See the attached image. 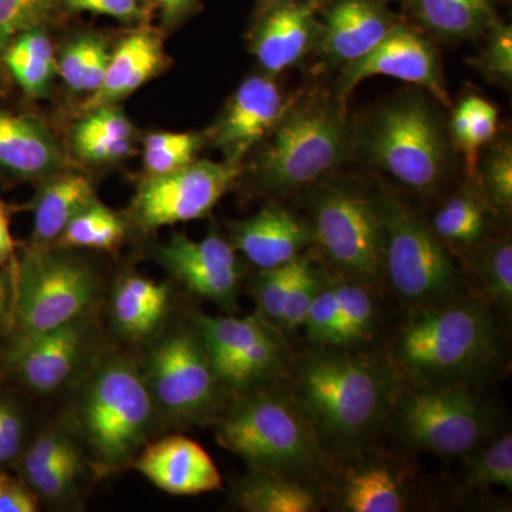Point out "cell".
Listing matches in <instances>:
<instances>
[{"label": "cell", "instance_id": "obj_15", "mask_svg": "<svg viewBox=\"0 0 512 512\" xmlns=\"http://www.w3.org/2000/svg\"><path fill=\"white\" fill-rule=\"evenodd\" d=\"M92 348L89 318L33 336H12L6 366L37 394H52L72 382Z\"/></svg>", "mask_w": 512, "mask_h": 512}, {"label": "cell", "instance_id": "obj_25", "mask_svg": "<svg viewBox=\"0 0 512 512\" xmlns=\"http://www.w3.org/2000/svg\"><path fill=\"white\" fill-rule=\"evenodd\" d=\"M409 505L402 471L389 461L372 460L346 471L339 485V507L348 512H403Z\"/></svg>", "mask_w": 512, "mask_h": 512}, {"label": "cell", "instance_id": "obj_44", "mask_svg": "<svg viewBox=\"0 0 512 512\" xmlns=\"http://www.w3.org/2000/svg\"><path fill=\"white\" fill-rule=\"evenodd\" d=\"M57 0H0V50L25 30L43 26Z\"/></svg>", "mask_w": 512, "mask_h": 512}, {"label": "cell", "instance_id": "obj_34", "mask_svg": "<svg viewBox=\"0 0 512 512\" xmlns=\"http://www.w3.org/2000/svg\"><path fill=\"white\" fill-rule=\"evenodd\" d=\"M271 323L261 315L237 318V316H198L197 328L207 346L215 372L220 377L222 370L232 359L254 342Z\"/></svg>", "mask_w": 512, "mask_h": 512}, {"label": "cell", "instance_id": "obj_42", "mask_svg": "<svg viewBox=\"0 0 512 512\" xmlns=\"http://www.w3.org/2000/svg\"><path fill=\"white\" fill-rule=\"evenodd\" d=\"M484 45L471 66L491 84L511 86L512 83V28L498 18L483 36Z\"/></svg>", "mask_w": 512, "mask_h": 512}, {"label": "cell", "instance_id": "obj_26", "mask_svg": "<svg viewBox=\"0 0 512 512\" xmlns=\"http://www.w3.org/2000/svg\"><path fill=\"white\" fill-rule=\"evenodd\" d=\"M494 215L476 181L467 180L437 208L430 225L448 248L470 251L491 238Z\"/></svg>", "mask_w": 512, "mask_h": 512}, {"label": "cell", "instance_id": "obj_41", "mask_svg": "<svg viewBox=\"0 0 512 512\" xmlns=\"http://www.w3.org/2000/svg\"><path fill=\"white\" fill-rule=\"evenodd\" d=\"M323 282H325V275L318 266L313 264L309 252L299 256L291 288H289L281 319L276 328L282 332H293V330L301 328L306 313L311 308L316 293L322 288Z\"/></svg>", "mask_w": 512, "mask_h": 512}, {"label": "cell", "instance_id": "obj_22", "mask_svg": "<svg viewBox=\"0 0 512 512\" xmlns=\"http://www.w3.org/2000/svg\"><path fill=\"white\" fill-rule=\"evenodd\" d=\"M165 62L163 42L153 30L138 29L124 37L110 55L100 89L87 100V111L116 104L153 79Z\"/></svg>", "mask_w": 512, "mask_h": 512}, {"label": "cell", "instance_id": "obj_36", "mask_svg": "<svg viewBox=\"0 0 512 512\" xmlns=\"http://www.w3.org/2000/svg\"><path fill=\"white\" fill-rule=\"evenodd\" d=\"M471 268L488 301L510 315L512 308V241L510 234L488 238L470 249Z\"/></svg>", "mask_w": 512, "mask_h": 512}, {"label": "cell", "instance_id": "obj_16", "mask_svg": "<svg viewBox=\"0 0 512 512\" xmlns=\"http://www.w3.org/2000/svg\"><path fill=\"white\" fill-rule=\"evenodd\" d=\"M291 99L275 76L252 74L231 94L205 140L221 151L224 160L244 163L281 119Z\"/></svg>", "mask_w": 512, "mask_h": 512}, {"label": "cell", "instance_id": "obj_54", "mask_svg": "<svg viewBox=\"0 0 512 512\" xmlns=\"http://www.w3.org/2000/svg\"><path fill=\"white\" fill-rule=\"evenodd\" d=\"M279 2H288V0H258V5H256V15H261L264 10L271 8L272 5H276ZM309 2H319L323 3L326 0H309Z\"/></svg>", "mask_w": 512, "mask_h": 512}, {"label": "cell", "instance_id": "obj_52", "mask_svg": "<svg viewBox=\"0 0 512 512\" xmlns=\"http://www.w3.org/2000/svg\"><path fill=\"white\" fill-rule=\"evenodd\" d=\"M160 9L165 26L174 28L194 12L200 0H154Z\"/></svg>", "mask_w": 512, "mask_h": 512}, {"label": "cell", "instance_id": "obj_9", "mask_svg": "<svg viewBox=\"0 0 512 512\" xmlns=\"http://www.w3.org/2000/svg\"><path fill=\"white\" fill-rule=\"evenodd\" d=\"M100 295L93 266L63 248L32 247L16 264L9 330L33 336L89 318Z\"/></svg>", "mask_w": 512, "mask_h": 512}, {"label": "cell", "instance_id": "obj_4", "mask_svg": "<svg viewBox=\"0 0 512 512\" xmlns=\"http://www.w3.org/2000/svg\"><path fill=\"white\" fill-rule=\"evenodd\" d=\"M394 343V366L426 386L476 382L497 366L500 329L490 306L454 301L413 309Z\"/></svg>", "mask_w": 512, "mask_h": 512}, {"label": "cell", "instance_id": "obj_53", "mask_svg": "<svg viewBox=\"0 0 512 512\" xmlns=\"http://www.w3.org/2000/svg\"><path fill=\"white\" fill-rule=\"evenodd\" d=\"M15 247L10 234L8 205L0 198V268L15 264Z\"/></svg>", "mask_w": 512, "mask_h": 512}, {"label": "cell", "instance_id": "obj_29", "mask_svg": "<svg viewBox=\"0 0 512 512\" xmlns=\"http://www.w3.org/2000/svg\"><path fill=\"white\" fill-rule=\"evenodd\" d=\"M133 141V124L114 104L89 110L72 133L74 153L93 164L123 160L133 150Z\"/></svg>", "mask_w": 512, "mask_h": 512}, {"label": "cell", "instance_id": "obj_37", "mask_svg": "<svg viewBox=\"0 0 512 512\" xmlns=\"http://www.w3.org/2000/svg\"><path fill=\"white\" fill-rule=\"evenodd\" d=\"M338 295L340 320L333 348L353 345L372 332L376 322V303L365 285L340 278L333 281Z\"/></svg>", "mask_w": 512, "mask_h": 512}, {"label": "cell", "instance_id": "obj_49", "mask_svg": "<svg viewBox=\"0 0 512 512\" xmlns=\"http://www.w3.org/2000/svg\"><path fill=\"white\" fill-rule=\"evenodd\" d=\"M64 8L73 13H92L124 23H140L146 12L140 0H63Z\"/></svg>", "mask_w": 512, "mask_h": 512}, {"label": "cell", "instance_id": "obj_2", "mask_svg": "<svg viewBox=\"0 0 512 512\" xmlns=\"http://www.w3.org/2000/svg\"><path fill=\"white\" fill-rule=\"evenodd\" d=\"M346 104L335 92L323 90L292 96L281 119L259 143L252 168L255 187L272 197H291L339 174L355 157Z\"/></svg>", "mask_w": 512, "mask_h": 512}, {"label": "cell", "instance_id": "obj_47", "mask_svg": "<svg viewBox=\"0 0 512 512\" xmlns=\"http://www.w3.org/2000/svg\"><path fill=\"white\" fill-rule=\"evenodd\" d=\"M77 453L79 451L66 436L59 431L47 430L39 434L32 444L22 451L19 457L20 468L23 476H26L32 471L40 470Z\"/></svg>", "mask_w": 512, "mask_h": 512}, {"label": "cell", "instance_id": "obj_43", "mask_svg": "<svg viewBox=\"0 0 512 512\" xmlns=\"http://www.w3.org/2000/svg\"><path fill=\"white\" fill-rule=\"evenodd\" d=\"M82 473L83 461L77 453L56 461L50 466L32 471L23 478L35 491L39 500L47 503H62L74 493Z\"/></svg>", "mask_w": 512, "mask_h": 512}, {"label": "cell", "instance_id": "obj_17", "mask_svg": "<svg viewBox=\"0 0 512 512\" xmlns=\"http://www.w3.org/2000/svg\"><path fill=\"white\" fill-rule=\"evenodd\" d=\"M319 19L322 32L315 57L323 72L362 59L404 22L384 0H326Z\"/></svg>", "mask_w": 512, "mask_h": 512}, {"label": "cell", "instance_id": "obj_14", "mask_svg": "<svg viewBox=\"0 0 512 512\" xmlns=\"http://www.w3.org/2000/svg\"><path fill=\"white\" fill-rule=\"evenodd\" d=\"M154 256L188 291L228 312L237 311L239 265L231 242L212 234L195 241L175 232L158 245Z\"/></svg>", "mask_w": 512, "mask_h": 512}, {"label": "cell", "instance_id": "obj_8", "mask_svg": "<svg viewBox=\"0 0 512 512\" xmlns=\"http://www.w3.org/2000/svg\"><path fill=\"white\" fill-rule=\"evenodd\" d=\"M382 197L383 279L413 309L457 299L461 272L451 249L414 205L393 191H382Z\"/></svg>", "mask_w": 512, "mask_h": 512}, {"label": "cell", "instance_id": "obj_46", "mask_svg": "<svg viewBox=\"0 0 512 512\" xmlns=\"http://www.w3.org/2000/svg\"><path fill=\"white\" fill-rule=\"evenodd\" d=\"M298 258L288 264L276 266V268L264 269L259 274L258 284L255 288L258 313L275 328L281 319L286 296H288L296 265H298Z\"/></svg>", "mask_w": 512, "mask_h": 512}, {"label": "cell", "instance_id": "obj_33", "mask_svg": "<svg viewBox=\"0 0 512 512\" xmlns=\"http://www.w3.org/2000/svg\"><path fill=\"white\" fill-rule=\"evenodd\" d=\"M126 234L124 218L96 198L77 212L53 247L116 251L123 244Z\"/></svg>", "mask_w": 512, "mask_h": 512}, {"label": "cell", "instance_id": "obj_39", "mask_svg": "<svg viewBox=\"0 0 512 512\" xmlns=\"http://www.w3.org/2000/svg\"><path fill=\"white\" fill-rule=\"evenodd\" d=\"M205 136L198 133H160L148 134L144 140V167L148 177H157L173 173L175 170L197 160Z\"/></svg>", "mask_w": 512, "mask_h": 512}, {"label": "cell", "instance_id": "obj_1", "mask_svg": "<svg viewBox=\"0 0 512 512\" xmlns=\"http://www.w3.org/2000/svg\"><path fill=\"white\" fill-rule=\"evenodd\" d=\"M291 394L326 450L349 453L393 413L402 393L397 367L375 355L320 348L291 365Z\"/></svg>", "mask_w": 512, "mask_h": 512}, {"label": "cell", "instance_id": "obj_45", "mask_svg": "<svg viewBox=\"0 0 512 512\" xmlns=\"http://www.w3.org/2000/svg\"><path fill=\"white\" fill-rule=\"evenodd\" d=\"M339 320L340 308L335 286L333 281L330 284L325 281L316 293L302 326L313 345L333 348Z\"/></svg>", "mask_w": 512, "mask_h": 512}, {"label": "cell", "instance_id": "obj_27", "mask_svg": "<svg viewBox=\"0 0 512 512\" xmlns=\"http://www.w3.org/2000/svg\"><path fill=\"white\" fill-rule=\"evenodd\" d=\"M170 306V289L141 275L120 279L111 295V313L120 335L133 342L153 336Z\"/></svg>", "mask_w": 512, "mask_h": 512}, {"label": "cell", "instance_id": "obj_3", "mask_svg": "<svg viewBox=\"0 0 512 512\" xmlns=\"http://www.w3.org/2000/svg\"><path fill=\"white\" fill-rule=\"evenodd\" d=\"M353 156L423 198L450 181L456 163L448 123L426 92H404L353 123Z\"/></svg>", "mask_w": 512, "mask_h": 512}, {"label": "cell", "instance_id": "obj_5", "mask_svg": "<svg viewBox=\"0 0 512 512\" xmlns=\"http://www.w3.org/2000/svg\"><path fill=\"white\" fill-rule=\"evenodd\" d=\"M217 440L252 470L313 485L332 467L329 451L292 394L272 387L241 393L218 423Z\"/></svg>", "mask_w": 512, "mask_h": 512}, {"label": "cell", "instance_id": "obj_13", "mask_svg": "<svg viewBox=\"0 0 512 512\" xmlns=\"http://www.w3.org/2000/svg\"><path fill=\"white\" fill-rule=\"evenodd\" d=\"M339 72L333 92L345 101L363 80L387 76L414 84L443 107L453 106L436 46L426 33L406 20L384 37L372 52Z\"/></svg>", "mask_w": 512, "mask_h": 512}, {"label": "cell", "instance_id": "obj_31", "mask_svg": "<svg viewBox=\"0 0 512 512\" xmlns=\"http://www.w3.org/2000/svg\"><path fill=\"white\" fill-rule=\"evenodd\" d=\"M448 121L454 151L463 158L467 180H477V164L485 148L498 134V109L480 94H463L454 104Z\"/></svg>", "mask_w": 512, "mask_h": 512}, {"label": "cell", "instance_id": "obj_51", "mask_svg": "<svg viewBox=\"0 0 512 512\" xmlns=\"http://www.w3.org/2000/svg\"><path fill=\"white\" fill-rule=\"evenodd\" d=\"M16 262L0 268V330L9 329L12 315L13 298H15Z\"/></svg>", "mask_w": 512, "mask_h": 512}, {"label": "cell", "instance_id": "obj_35", "mask_svg": "<svg viewBox=\"0 0 512 512\" xmlns=\"http://www.w3.org/2000/svg\"><path fill=\"white\" fill-rule=\"evenodd\" d=\"M111 53L96 35L70 40L57 59V73L73 92L96 93L106 76Z\"/></svg>", "mask_w": 512, "mask_h": 512}, {"label": "cell", "instance_id": "obj_7", "mask_svg": "<svg viewBox=\"0 0 512 512\" xmlns=\"http://www.w3.org/2000/svg\"><path fill=\"white\" fill-rule=\"evenodd\" d=\"M154 413L146 379L134 363L116 359L100 367L77 409L80 433L99 473L106 476L133 464L146 446Z\"/></svg>", "mask_w": 512, "mask_h": 512}, {"label": "cell", "instance_id": "obj_18", "mask_svg": "<svg viewBox=\"0 0 512 512\" xmlns=\"http://www.w3.org/2000/svg\"><path fill=\"white\" fill-rule=\"evenodd\" d=\"M320 6L309 0H288L255 16L249 49L262 72L278 77L316 56L322 32Z\"/></svg>", "mask_w": 512, "mask_h": 512}, {"label": "cell", "instance_id": "obj_32", "mask_svg": "<svg viewBox=\"0 0 512 512\" xmlns=\"http://www.w3.org/2000/svg\"><path fill=\"white\" fill-rule=\"evenodd\" d=\"M2 52L3 62L23 92L30 97L49 93L57 73V60L42 26L20 33Z\"/></svg>", "mask_w": 512, "mask_h": 512}, {"label": "cell", "instance_id": "obj_24", "mask_svg": "<svg viewBox=\"0 0 512 512\" xmlns=\"http://www.w3.org/2000/svg\"><path fill=\"white\" fill-rule=\"evenodd\" d=\"M94 200L93 183L86 175L56 173L43 178L32 201V247H53L77 212Z\"/></svg>", "mask_w": 512, "mask_h": 512}, {"label": "cell", "instance_id": "obj_28", "mask_svg": "<svg viewBox=\"0 0 512 512\" xmlns=\"http://www.w3.org/2000/svg\"><path fill=\"white\" fill-rule=\"evenodd\" d=\"M291 365L288 345L279 329L269 325L229 362L222 370L220 380L235 392H252L272 387L286 370H291Z\"/></svg>", "mask_w": 512, "mask_h": 512}, {"label": "cell", "instance_id": "obj_30", "mask_svg": "<svg viewBox=\"0 0 512 512\" xmlns=\"http://www.w3.org/2000/svg\"><path fill=\"white\" fill-rule=\"evenodd\" d=\"M234 500L248 512H315L322 505L312 484L268 470H252L235 488Z\"/></svg>", "mask_w": 512, "mask_h": 512}, {"label": "cell", "instance_id": "obj_23", "mask_svg": "<svg viewBox=\"0 0 512 512\" xmlns=\"http://www.w3.org/2000/svg\"><path fill=\"white\" fill-rule=\"evenodd\" d=\"M421 32L444 43L478 39L498 19L493 0H399Z\"/></svg>", "mask_w": 512, "mask_h": 512}, {"label": "cell", "instance_id": "obj_38", "mask_svg": "<svg viewBox=\"0 0 512 512\" xmlns=\"http://www.w3.org/2000/svg\"><path fill=\"white\" fill-rule=\"evenodd\" d=\"M478 187L497 214L512 210V146L508 137H495L477 164Z\"/></svg>", "mask_w": 512, "mask_h": 512}, {"label": "cell", "instance_id": "obj_12", "mask_svg": "<svg viewBox=\"0 0 512 512\" xmlns=\"http://www.w3.org/2000/svg\"><path fill=\"white\" fill-rule=\"evenodd\" d=\"M244 173V165L195 160L173 173L148 177L133 201V217L144 231L207 217Z\"/></svg>", "mask_w": 512, "mask_h": 512}, {"label": "cell", "instance_id": "obj_21", "mask_svg": "<svg viewBox=\"0 0 512 512\" xmlns=\"http://www.w3.org/2000/svg\"><path fill=\"white\" fill-rule=\"evenodd\" d=\"M62 167V148L42 121L0 109V173L43 180Z\"/></svg>", "mask_w": 512, "mask_h": 512}, {"label": "cell", "instance_id": "obj_6", "mask_svg": "<svg viewBox=\"0 0 512 512\" xmlns=\"http://www.w3.org/2000/svg\"><path fill=\"white\" fill-rule=\"evenodd\" d=\"M303 194L313 247L340 278L375 288L383 279L382 190L335 174Z\"/></svg>", "mask_w": 512, "mask_h": 512}, {"label": "cell", "instance_id": "obj_48", "mask_svg": "<svg viewBox=\"0 0 512 512\" xmlns=\"http://www.w3.org/2000/svg\"><path fill=\"white\" fill-rule=\"evenodd\" d=\"M25 440V423L18 407L0 397V467L19 460Z\"/></svg>", "mask_w": 512, "mask_h": 512}, {"label": "cell", "instance_id": "obj_20", "mask_svg": "<svg viewBox=\"0 0 512 512\" xmlns=\"http://www.w3.org/2000/svg\"><path fill=\"white\" fill-rule=\"evenodd\" d=\"M133 467L174 497H194L221 490L220 470L197 441L185 436H168L146 444L134 458Z\"/></svg>", "mask_w": 512, "mask_h": 512}, {"label": "cell", "instance_id": "obj_19", "mask_svg": "<svg viewBox=\"0 0 512 512\" xmlns=\"http://www.w3.org/2000/svg\"><path fill=\"white\" fill-rule=\"evenodd\" d=\"M231 245L249 262L264 269L288 264L313 247L306 218L278 201H271L252 217L229 227Z\"/></svg>", "mask_w": 512, "mask_h": 512}, {"label": "cell", "instance_id": "obj_10", "mask_svg": "<svg viewBox=\"0 0 512 512\" xmlns=\"http://www.w3.org/2000/svg\"><path fill=\"white\" fill-rule=\"evenodd\" d=\"M394 407L404 440L429 453L470 454L493 433L491 410L467 384H419Z\"/></svg>", "mask_w": 512, "mask_h": 512}, {"label": "cell", "instance_id": "obj_40", "mask_svg": "<svg viewBox=\"0 0 512 512\" xmlns=\"http://www.w3.org/2000/svg\"><path fill=\"white\" fill-rule=\"evenodd\" d=\"M468 461L464 488L467 491L488 487L512 488V436L510 431L476 448Z\"/></svg>", "mask_w": 512, "mask_h": 512}, {"label": "cell", "instance_id": "obj_50", "mask_svg": "<svg viewBox=\"0 0 512 512\" xmlns=\"http://www.w3.org/2000/svg\"><path fill=\"white\" fill-rule=\"evenodd\" d=\"M40 500L25 478L0 471V512H36Z\"/></svg>", "mask_w": 512, "mask_h": 512}, {"label": "cell", "instance_id": "obj_11", "mask_svg": "<svg viewBox=\"0 0 512 512\" xmlns=\"http://www.w3.org/2000/svg\"><path fill=\"white\" fill-rule=\"evenodd\" d=\"M144 379L156 410L175 423H202L218 410L222 383L198 328L165 336L148 359Z\"/></svg>", "mask_w": 512, "mask_h": 512}]
</instances>
